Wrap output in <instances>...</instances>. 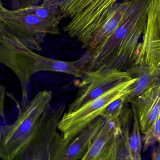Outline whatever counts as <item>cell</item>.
Instances as JSON below:
<instances>
[{"mask_svg":"<svg viewBox=\"0 0 160 160\" xmlns=\"http://www.w3.org/2000/svg\"><path fill=\"white\" fill-rule=\"evenodd\" d=\"M66 107L63 104L57 108H48L22 160H58L65 144L57 130Z\"/></svg>","mask_w":160,"mask_h":160,"instance_id":"7","label":"cell"},{"mask_svg":"<svg viewBox=\"0 0 160 160\" xmlns=\"http://www.w3.org/2000/svg\"><path fill=\"white\" fill-rule=\"evenodd\" d=\"M43 0H12V10H18L38 5Z\"/></svg>","mask_w":160,"mask_h":160,"instance_id":"18","label":"cell"},{"mask_svg":"<svg viewBox=\"0 0 160 160\" xmlns=\"http://www.w3.org/2000/svg\"><path fill=\"white\" fill-rule=\"evenodd\" d=\"M150 1L130 0L114 31L100 44L86 50L89 56L86 73L102 70L127 71L134 65Z\"/></svg>","mask_w":160,"mask_h":160,"instance_id":"1","label":"cell"},{"mask_svg":"<svg viewBox=\"0 0 160 160\" xmlns=\"http://www.w3.org/2000/svg\"><path fill=\"white\" fill-rule=\"evenodd\" d=\"M106 119L100 116L81 131L72 140L65 144L58 160H82Z\"/></svg>","mask_w":160,"mask_h":160,"instance_id":"12","label":"cell"},{"mask_svg":"<svg viewBox=\"0 0 160 160\" xmlns=\"http://www.w3.org/2000/svg\"><path fill=\"white\" fill-rule=\"evenodd\" d=\"M12 32L0 25V62L17 76L21 85L22 107L28 104V87L32 77L41 72L64 73L81 78L86 73L88 58L84 54L73 61L49 58L33 52Z\"/></svg>","mask_w":160,"mask_h":160,"instance_id":"2","label":"cell"},{"mask_svg":"<svg viewBox=\"0 0 160 160\" xmlns=\"http://www.w3.org/2000/svg\"><path fill=\"white\" fill-rule=\"evenodd\" d=\"M0 25L15 35L27 47L35 51H42V45L47 36L61 33L58 24L18 10L6 9L2 2Z\"/></svg>","mask_w":160,"mask_h":160,"instance_id":"6","label":"cell"},{"mask_svg":"<svg viewBox=\"0 0 160 160\" xmlns=\"http://www.w3.org/2000/svg\"><path fill=\"white\" fill-rule=\"evenodd\" d=\"M63 0H43L42 4L18 9L25 13L33 15L41 19L59 25L62 18L60 14V4Z\"/></svg>","mask_w":160,"mask_h":160,"instance_id":"14","label":"cell"},{"mask_svg":"<svg viewBox=\"0 0 160 160\" xmlns=\"http://www.w3.org/2000/svg\"><path fill=\"white\" fill-rule=\"evenodd\" d=\"M132 78L128 71L102 70L86 73L78 85L80 89L76 97L69 105L67 111L76 110L119 83Z\"/></svg>","mask_w":160,"mask_h":160,"instance_id":"9","label":"cell"},{"mask_svg":"<svg viewBox=\"0 0 160 160\" xmlns=\"http://www.w3.org/2000/svg\"><path fill=\"white\" fill-rule=\"evenodd\" d=\"M157 142L160 143V113L150 132L143 136V151Z\"/></svg>","mask_w":160,"mask_h":160,"instance_id":"17","label":"cell"},{"mask_svg":"<svg viewBox=\"0 0 160 160\" xmlns=\"http://www.w3.org/2000/svg\"><path fill=\"white\" fill-rule=\"evenodd\" d=\"M125 96L117 99L110 103L103 111L101 116L110 121L119 120L123 107L126 103Z\"/></svg>","mask_w":160,"mask_h":160,"instance_id":"16","label":"cell"},{"mask_svg":"<svg viewBox=\"0 0 160 160\" xmlns=\"http://www.w3.org/2000/svg\"><path fill=\"white\" fill-rule=\"evenodd\" d=\"M118 1L63 0L60 6V14L62 19H68L63 30L87 49Z\"/></svg>","mask_w":160,"mask_h":160,"instance_id":"4","label":"cell"},{"mask_svg":"<svg viewBox=\"0 0 160 160\" xmlns=\"http://www.w3.org/2000/svg\"><path fill=\"white\" fill-rule=\"evenodd\" d=\"M121 132L119 120L106 119L82 160H118Z\"/></svg>","mask_w":160,"mask_h":160,"instance_id":"10","label":"cell"},{"mask_svg":"<svg viewBox=\"0 0 160 160\" xmlns=\"http://www.w3.org/2000/svg\"><path fill=\"white\" fill-rule=\"evenodd\" d=\"M141 38L134 65L147 66L151 74L160 77V0H151Z\"/></svg>","mask_w":160,"mask_h":160,"instance_id":"8","label":"cell"},{"mask_svg":"<svg viewBox=\"0 0 160 160\" xmlns=\"http://www.w3.org/2000/svg\"><path fill=\"white\" fill-rule=\"evenodd\" d=\"M151 159L152 160H160V143L153 149L151 153Z\"/></svg>","mask_w":160,"mask_h":160,"instance_id":"20","label":"cell"},{"mask_svg":"<svg viewBox=\"0 0 160 160\" xmlns=\"http://www.w3.org/2000/svg\"><path fill=\"white\" fill-rule=\"evenodd\" d=\"M52 92H38L25 108L18 106V117L11 125H1L0 157L4 160H22L35 136L46 112L50 107Z\"/></svg>","mask_w":160,"mask_h":160,"instance_id":"3","label":"cell"},{"mask_svg":"<svg viewBox=\"0 0 160 160\" xmlns=\"http://www.w3.org/2000/svg\"><path fill=\"white\" fill-rule=\"evenodd\" d=\"M5 88L2 85H1V120L5 121L4 115V102L5 97Z\"/></svg>","mask_w":160,"mask_h":160,"instance_id":"19","label":"cell"},{"mask_svg":"<svg viewBox=\"0 0 160 160\" xmlns=\"http://www.w3.org/2000/svg\"><path fill=\"white\" fill-rule=\"evenodd\" d=\"M131 76L137 78L132 90L125 96L126 103H131L140 96L159 77L152 75L147 66L134 65L128 70Z\"/></svg>","mask_w":160,"mask_h":160,"instance_id":"13","label":"cell"},{"mask_svg":"<svg viewBox=\"0 0 160 160\" xmlns=\"http://www.w3.org/2000/svg\"><path fill=\"white\" fill-rule=\"evenodd\" d=\"M130 103L136 110L141 133H148L160 113V77Z\"/></svg>","mask_w":160,"mask_h":160,"instance_id":"11","label":"cell"},{"mask_svg":"<svg viewBox=\"0 0 160 160\" xmlns=\"http://www.w3.org/2000/svg\"><path fill=\"white\" fill-rule=\"evenodd\" d=\"M131 105L133 112V119L132 123L131 137L129 142L128 160H140L142 149L141 138V134L142 133L136 110L133 105L132 104Z\"/></svg>","mask_w":160,"mask_h":160,"instance_id":"15","label":"cell"},{"mask_svg":"<svg viewBox=\"0 0 160 160\" xmlns=\"http://www.w3.org/2000/svg\"><path fill=\"white\" fill-rule=\"evenodd\" d=\"M137 80V78L133 77L132 79L119 83L76 110L64 112L59 122L58 129L61 132L65 144L101 116L110 103L130 93Z\"/></svg>","mask_w":160,"mask_h":160,"instance_id":"5","label":"cell"}]
</instances>
